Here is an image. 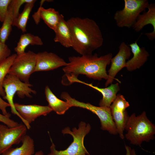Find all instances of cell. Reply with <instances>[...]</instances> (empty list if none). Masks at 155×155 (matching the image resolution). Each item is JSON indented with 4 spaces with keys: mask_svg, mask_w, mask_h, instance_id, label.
Returning a JSON list of instances; mask_svg holds the SVG:
<instances>
[{
    "mask_svg": "<svg viewBox=\"0 0 155 155\" xmlns=\"http://www.w3.org/2000/svg\"><path fill=\"white\" fill-rule=\"evenodd\" d=\"M55 42L59 43L66 48L72 47L73 39L71 33L63 16L61 14L59 22L54 31Z\"/></svg>",
    "mask_w": 155,
    "mask_h": 155,
    "instance_id": "cell-18",
    "label": "cell"
},
{
    "mask_svg": "<svg viewBox=\"0 0 155 155\" xmlns=\"http://www.w3.org/2000/svg\"><path fill=\"white\" fill-rule=\"evenodd\" d=\"M125 130V137L131 144L141 146L144 142H148L155 138V126L148 118L145 111L136 116L135 113L129 116Z\"/></svg>",
    "mask_w": 155,
    "mask_h": 155,
    "instance_id": "cell-3",
    "label": "cell"
},
{
    "mask_svg": "<svg viewBox=\"0 0 155 155\" xmlns=\"http://www.w3.org/2000/svg\"><path fill=\"white\" fill-rule=\"evenodd\" d=\"M11 115H5L0 113V122L10 127H14L19 123L10 118Z\"/></svg>",
    "mask_w": 155,
    "mask_h": 155,
    "instance_id": "cell-28",
    "label": "cell"
},
{
    "mask_svg": "<svg viewBox=\"0 0 155 155\" xmlns=\"http://www.w3.org/2000/svg\"><path fill=\"white\" fill-rule=\"evenodd\" d=\"M34 155H44V153L42 150H40L36 152Z\"/></svg>",
    "mask_w": 155,
    "mask_h": 155,
    "instance_id": "cell-31",
    "label": "cell"
},
{
    "mask_svg": "<svg viewBox=\"0 0 155 155\" xmlns=\"http://www.w3.org/2000/svg\"><path fill=\"white\" fill-rule=\"evenodd\" d=\"M8 107H10L9 104L4 101L0 96V110L3 115H10L7 111L6 108Z\"/></svg>",
    "mask_w": 155,
    "mask_h": 155,
    "instance_id": "cell-29",
    "label": "cell"
},
{
    "mask_svg": "<svg viewBox=\"0 0 155 155\" xmlns=\"http://www.w3.org/2000/svg\"><path fill=\"white\" fill-rule=\"evenodd\" d=\"M125 148L126 151L125 155H130V149L131 148L125 144Z\"/></svg>",
    "mask_w": 155,
    "mask_h": 155,
    "instance_id": "cell-30",
    "label": "cell"
},
{
    "mask_svg": "<svg viewBox=\"0 0 155 155\" xmlns=\"http://www.w3.org/2000/svg\"><path fill=\"white\" fill-rule=\"evenodd\" d=\"M129 106V102L124 96L119 94L109 107L118 133L122 140L125 138L123 132L129 117L126 109Z\"/></svg>",
    "mask_w": 155,
    "mask_h": 155,
    "instance_id": "cell-10",
    "label": "cell"
},
{
    "mask_svg": "<svg viewBox=\"0 0 155 155\" xmlns=\"http://www.w3.org/2000/svg\"><path fill=\"white\" fill-rule=\"evenodd\" d=\"M11 0H0V22H3L8 11Z\"/></svg>",
    "mask_w": 155,
    "mask_h": 155,
    "instance_id": "cell-26",
    "label": "cell"
},
{
    "mask_svg": "<svg viewBox=\"0 0 155 155\" xmlns=\"http://www.w3.org/2000/svg\"><path fill=\"white\" fill-rule=\"evenodd\" d=\"M14 15L12 8L9 5L8 11L0 28V41L5 43L12 30Z\"/></svg>",
    "mask_w": 155,
    "mask_h": 155,
    "instance_id": "cell-23",
    "label": "cell"
},
{
    "mask_svg": "<svg viewBox=\"0 0 155 155\" xmlns=\"http://www.w3.org/2000/svg\"><path fill=\"white\" fill-rule=\"evenodd\" d=\"M112 57L111 53L100 57L96 53L70 57L69 62L63 70L65 74L77 77L80 74H83L95 80H106L108 74L106 67L110 63Z\"/></svg>",
    "mask_w": 155,
    "mask_h": 155,
    "instance_id": "cell-2",
    "label": "cell"
},
{
    "mask_svg": "<svg viewBox=\"0 0 155 155\" xmlns=\"http://www.w3.org/2000/svg\"><path fill=\"white\" fill-rule=\"evenodd\" d=\"M67 63L56 54L45 51L37 53L36 64L34 72L53 70L62 66H65Z\"/></svg>",
    "mask_w": 155,
    "mask_h": 155,
    "instance_id": "cell-14",
    "label": "cell"
},
{
    "mask_svg": "<svg viewBox=\"0 0 155 155\" xmlns=\"http://www.w3.org/2000/svg\"><path fill=\"white\" fill-rule=\"evenodd\" d=\"M91 129L90 125L84 121L80 123L78 128L74 127L71 130L69 127L65 128L62 130V133L63 135L68 134L72 136L73 142L66 149L58 150L51 138L50 152L47 155H90L84 146V140Z\"/></svg>",
    "mask_w": 155,
    "mask_h": 155,
    "instance_id": "cell-4",
    "label": "cell"
},
{
    "mask_svg": "<svg viewBox=\"0 0 155 155\" xmlns=\"http://www.w3.org/2000/svg\"><path fill=\"white\" fill-rule=\"evenodd\" d=\"M63 80L65 85L77 82L87 85L100 92L102 96V98L99 103V106L101 107L109 108L116 99L117 93L120 90V87L118 83L112 84L108 87L100 88L94 86L92 84L87 83L80 80L77 77L72 75L65 74L63 75Z\"/></svg>",
    "mask_w": 155,
    "mask_h": 155,
    "instance_id": "cell-11",
    "label": "cell"
},
{
    "mask_svg": "<svg viewBox=\"0 0 155 155\" xmlns=\"http://www.w3.org/2000/svg\"><path fill=\"white\" fill-rule=\"evenodd\" d=\"M133 54L132 57L127 61L125 67L129 71L140 68L147 61L149 56L144 47H140L137 41L129 45Z\"/></svg>",
    "mask_w": 155,
    "mask_h": 155,
    "instance_id": "cell-16",
    "label": "cell"
},
{
    "mask_svg": "<svg viewBox=\"0 0 155 155\" xmlns=\"http://www.w3.org/2000/svg\"><path fill=\"white\" fill-rule=\"evenodd\" d=\"M147 0H124L123 9L117 11L114 18L119 28L132 27L140 13L148 8Z\"/></svg>",
    "mask_w": 155,
    "mask_h": 155,
    "instance_id": "cell-7",
    "label": "cell"
},
{
    "mask_svg": "<svg viewBox=\"0 0 155 155\" xmlns=\"http://www.w3.org/2000/svg\"><path fill=\"white\" fill-rule=\"evenodd\" d=\"M11 51L5 44L0 41V63L11 55Z\"/></svg>",
    "mask_w": 155,
    "mask_h": 155,
    "instance_id": "cell-27",
    "label": "cell"
},
{
    "mask_svg": "<svg viewBox=\"0 0 155 155\" xmlns=\"http://www.w3.org/2000/svg\"><path fill=\"white\" fill-rule=\"evenodd\" d=\"M44 93L48 106L57 114L62 115L71 107L66 101H63L57 97L51 90L49 87H45Z\"/></svg>",
    "mask_w": 155,
    "mask_h": 155,
    "instance_id": "cell-19",
    "label": "cell"
},
{
    "mask_svg": "<svg viewBox=\"0 0 155 155\" xmlns=\"http://www.w3.org/2000/svg\"><path fill=\"white\" fill-rule=\"evenodd\" d=\"M46 1H41L40 7L35 15H33V18L36 16L34 19L36 24L41 19L54 32L59 22L61 14L53 8L45 9L42 7V5Z\"/></svg>",
    "mask_w": 155,
    "mask_h": 155,
    "instance_id": "cell-17",
    "label": "cell"
},
{
    "mask_svg": "<svg viewBox=\"0 0 155 155\" xmlns=\"http://www.w3.org/2000/svg\"><path fill=\"white\" fill-rule=\"evenodd\" d=\"M119 48L118 53L111 59V66L108 71V78L105 83L106 87L112 84L117 74L125 67L126 60L131 55L130 48L125 42H121Z\"/></svg>",
    "mask_w": 155,
    "mask_h": 155,
    "instance_id": "cell-13",
    "label": "cell"
},
{
    "mask_svg": "<svg viewBox=\"0 0 155 155\" xmlns=\"http://www.w3.org/2000/svg\"><path fill=\"white\" fill-rule=\"evenodd\" d=\"M22 145L15 148H10L1 155H34V144L33 140L29 135H26L23 137Z\"/></svg>",
    "mask_w": 155,
    "mask_h": 155,
    "instance_id": "cell-20",
    "label": "cell"
},
{
    "mask_svg": "<svg viewBox=\"0 0 155 155\" xmlns=\"http://www.w3.org/2000/svg\"><path fill=\"white\" fill-rule=\"evenodd\" d=\"M43 44L41 39L38 36L30 33L21 35L14 51L17 55L24 53L26 48L29 45L41 46Z\"/></svg>",
    "mask_w": 155,
    "mask_h": 155,
    "instance_id": "cell-21",
    "label": "cell"
},
{
    "mask_svg": "<svg viewBox=\"0 0 155 155\" xmlns=\"http://www.w3.org/2000/svg\"><path fill=\"white\" fill-rule=\"evenodd\" d=\"M36 0L25 3L22 11L19 13L13 21V26H15L20 30L22 32H26L27 23L30 13L34 6Z\"/></svg>",
    "mask_w": 155,
    "mask_h": 155,
    "instance_id": "cell-22",
    "label": "cell"
},
{
    "mask_svg": "<svg viewBox=\"0 0 155 155\" xmlns=\"http://www.w3.org/2000/svg\"><path fill=\"white\" fill-rule=\"evenodd\" d=\"M67 22L72 34V48L81 55L92 54L102 45L104 40L101 30L93 20L75 17Z\"/></svg>",
    "mask_w": 155,
    "mask_h": 155,
    "instance_id": "cell-1",
    "label": "cell"
},
{
    "mask_svg": "<svg viewBox=\"0 0 155 155\" xmlns=\"http://www.w3.org/2000/svg\"><path fill=\"white\" fill-rule=\"evenodd\" d=\"M32 85L30 83H27L20 80L16 77L7 74L3 81V86L5 93V96L3 98L6 100L10 105L11 113L17 115L21 120L22 118L15 109L13 102L14 96L17 93L18 96L23 98L25 96L31 98V94H35L36 91L30 87Z\"/></svg>",
    "mask_w": 155,
    "mask_h": 155,
    "instance_id": "cell-6",
    "label": "cell"
},
{
    "mask_svg": "<svg viewBox=\"0 0 155 155\" xmlns=\"http://www.w3.org/2000/svg\"><path fill=\"white\" fill-rule=\"evenodd\" d=\"M61 97L67 101L71 107H76L86 109L96 114L100 120L101 129L102 130L107 131L112 135L118 134L110 108L96 106L89 103L79 101L71 97L65 92L61 93Z\"/></svg>",
    "mask_w": 155,
    "mask_h": 155,
    "instance_id": "cell-5",
    "label": "cell"
},
{
    "mask_svg": "<svg viewBox=\"0 0 155 155\" xmlns=\"http://www.w3.org/2000/svg\"><path fill=\"white\" fill-rule=\"evenodd\" d=\"M27 129L25 125L22 123L12 127L0 124V154L13 145L21 142L23 137L26 135Z\"/></svg>",
    "mask_w": 155,
    "mask_h": 155,
    "instance_id": "cell-9",
    "label": "cell"
},
{
    "mask_svg": "<svg viewBox=\"0 0 155 155\" xmlns=\"http://www.w3.org/2000/svg\"><path fill=\"white\" fill-rule=\"evenodd\" d=\"M37 53L31 51L17 55L9 70L8 74L15 76L22 82L30 83L31 74L34 72Z\"/></svg>",
    "mask_w": 155,
    "mask_h": 155,
    "instance_id": "cell-8",
    "label": "cell"
},
{
    "mask_svg": "<svg viewBox=\"0 0 155 155\" xmlns=\"http://www.w3.org/2000/svg\"><path fill=\"white\" fill-rule=\"evenodd\" d=\"M148 10L138 16L136 22L132 27L137 32H139L146 26L151 25L153 27V31L150 33L144 34L148 39L151 40L155 38V4H149Z\"/></svg>",
    "mask_w": 155,
    "mask_h": 155,
    "instance_id": "cell-15",
    "label": "cell"
},
{
    "mask_svg": "<svg viewBox=\"0 0 155 155\" xmlns=\"http://www.w3.org/2000/svg\"><path fill=\"white\" fill-rule=\"evenodd\" d=\"M17 56L16 54H13L0 63V96L3 98L5 95L3 86V82Z\"/></svg>",
    "mask_w": 155,
    "mask_h": 155,
    "instance_id": "cell-24",
    "label": "cell"
},
{
    "mask_svg": "<svg viewBox=\"0 0 155 155\" xmlns=\"http://www.w3.org/2000/svg\"><path fill=\"white\" fill-rule=\"evenodd\" d=\"M130 155H137L135 150L134 149H132L131 148L130 149Z\"/></svg>",
    "mask_w": 155,
    "mask_h": 155,
    "instance_id": "cell-32",
    "label": "cell"
},
{
    "mask_svg": "<svg viewBox=\"0 0 155 155\" xmlns=\"http://www.w3.org/2000/svg\"><path fill=\"white\" fill-rule=\"evenodd\" d=\"M33 0H11L10 6L12 8L15 18L19 14V11L21 6L24 4L31 2Z\"/></svg>",
    "mask_w": 155,
    "mask_h": 155,
    "instance_id": "cell-25",
    "label": "cell"
},
{
    "mask_svg": "<svg viewBox=\"0 0 155 155\" xmlns=\"http://www.w3.org/2000/svg\"><path fill=\"white\" fill-rule=\"evenodd\" d=\"M14 106L28 129L31 128V123L38 117L42 115L46 116L52 111L48 105H25L16 103Z\"/></svg>",
    "mask_w": 155,
    "mask_h": 155,
    "instance_id": "cell-12",
    "label": "cell"
}]
</instances>
